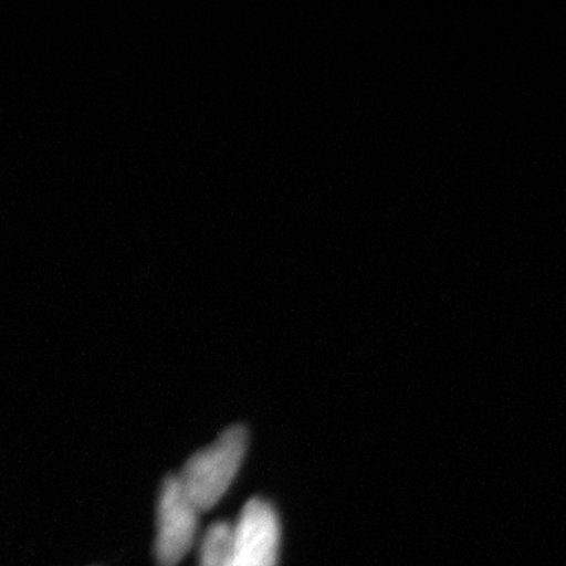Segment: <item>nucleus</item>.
Masks as SVG:
<instances>
[{
  "label": "nucleus",
  "mask_w": 566,
  "mask_h": 566,
  "mask_svg": "<svg viewBox=\"0 0 566 566\" xmlns=\"http://www.w3.org/2000/svg\"><path fill=\"white\" fill-rule=\"evenodd\" d=\"M248 439L243 424L227 428L211 446L189 458L181 469L178 480L200 513L210 512L232 485L243 463Z\"/></svg>",
  "instance_id": "obj_1"
},
{
  "label": "nucleus",
  "mask_w": 566,
  "mask_h": 566,
  "mask_svg": "<svg viewBox=\"0 0 566 566\" xmlns=\"http://www.w3.org/2000/svg\"><path fill=\"white\" fill-rule=\"evenodd\" d=\"M199 510L182 490L178 475L164 479L158 501L155 556L159 566H177L196 538Z\"/></svg>",
  "instance_id": "obj_2"
},
{
  "label": "nucleus",
  "mask_w": 566,
  "mask_h": 566,
  "mask_svg": "<svg viewBox=\"0 0 566 566\" xmlns=\"http://www.w3.org/2000/svg\"><path fill=\"white\" fill-rule=\"evenodd\" d=\"M281 524L270 502L253 497L233 527V566H277Z\"/></svg>",
  "instance_id": "obj_3"
},
{
  "label": "nucleus",
  "mask_w": 566,
  "mask_h": 566,
  "mask_svg": "<svg viewBox=\"0 0 566 566\" xmlns=\"http://www.w3.org/2000/svg\"><path fill=\"white\" fill-rule=\"evenodd\" d=\"M200 566H233V527L229 523L212 524L200 549Z\"/></svg>",
  "instance_id": "obj_4"
}]
</instances>
